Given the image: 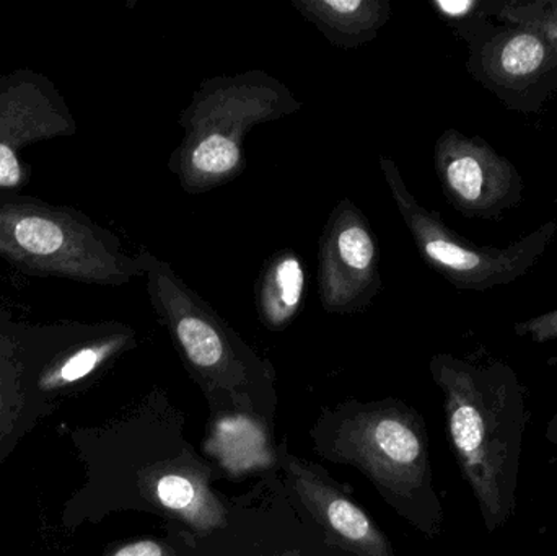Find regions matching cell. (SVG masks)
<instances>
[{"label":"cell","instance_id":"obj_14","mask_svg":"<svg viewBox=\"0 0 557 556\" xmlns=\"http://www.w3.org/2000/svg\"><path fill=\"white\" fill-rule=\"evenodd\" d=\"M493 18L535 29L557 52V0H494Z\"/></svg>","mask_w":557,"mask_h":556},{"label":"cell","instance_id":"obj_4","mask_svg":"<svg viewBox=\"0 0 557 556\" xmlns=\"http://www.w3.org/2000/svg\"><path fill=\"white\" fill-rule=\"evenodd\" d=\"M137 258L160 323L206 388L237 395L255 379L267 378L263 362L244 339L166 261L147 250Z\"/></svg>","mask_w":557,"mask_h":556},{"label":"cell","instance_id":"obj_18","mask_svg":"<svg viewBox=\"0 0 557 556\" xmlns=\"http://www.w3.org/2000/svg\"><path fill=\"white\" fill-rule=\"evenodd\" d=\"M114 556H175L169 548L160 545L159 542L140 541L136 544L126 545L116 552Z\"/></svg>","mask_w":557,"mask_h":556},{"label":"cell","instance_id":"obj_1","mask_svg":"<svg viewBox=\"0 0 557 556\" xmlns=\"http://www.w3.org/2000/svg\"><path fill=\"white\" fill-rule=\"evenodd\" d=\"M431 372L445 397L448 436L487 532L513 516L525 433L519 375L503 361L486 365L437 355Z\"/></svg>","mask_w":557,"mask_h":556},{"label":"cell","instance_id":"obj_10","mask_svg":"<svg viewBox=\"0 0 557 556\" xmlns=\"http://www.w3.org/2000/svg\"><path fill=\"white\" fill-rule=\"evenodd\" d=\"M292 7L336 48L356 49L389 22V0H292Z\"/></svg>","mask_w":557,"mask_h":556},{"label":"cell","instance_id":"obj_5","mask_svg":"<svg viewBox=\"0 0 557 556\" xmlns=\"http://www.w3.org/2000/svg\"><path fill=\"white\" fill-rule=\"evenodd\" d=\"M467 42V71L516 113L536 114L557 95V52L519 23L481 18L454 29Z\"/></svg>","mask_w":557,"mask_h":556},{"label":"cell","instance_id":"obj_11","mask_svg":"<svg viewBox=\"0 0 557 556\" xmlns=\"http://www.w3.org/2000/svg\"><path fill=\"white\" fill-rule=\"evenodd\" d=\"M153 496L160 506L199 534L224 524V506L209 489L208 477L196 462H170L153 477Z\"/></svg>","mask_w":557,"mask_h":556},{"label":"cell","instance_id":"obj_17","mask_svg":"<svg viewBox=\"0 0 557 556\" xmlns=\"http://www.w3.org/2000/svg\"><path fill=\"white\" fill-rule=\"evenodd\" d=\"M22 182V166L15 152L5 144H0V186L12 188Z\"/></svg>","mask_w":557,"mask_h":556},{"label":"cell","instance_id":"obj_16","mask_svg":"<svg viewBox=\"0 0 557 556\" xmlns=\"http://www.w3.org/2000/svg\"><path fill=\"white\" fill-rule=\"evenodd\" d=\"M513 332L520 338H529L530 342L549 343L557 339V309L540 313L525 322H517Z\"/></svg>","mask_w":557,"mask_h":556},{"label":"cell","instance_id":"obj_13","mask_svg":"<svg viewBox=\"0 0 557 556\" xmlns=\"http://www.w3.org/2000/svg\"><path fill=\"white\" fill-rule=\"evenodd\" d=\"M67 235L61 222L45 215L29 214L15 219L12 242L16 248L36 258H49L67 247Z\"/></svg>","mask_w":557,"mask_h":556},{"label":"cell","instance_id":"obj_15","mask_svg":"<svg viewBox=\"0 0 557 556\" xmlns=\"http://www.w3.org/2000/svg\"><path fill=\"white\" fill-rule=\"evenodd\" d=\"M494 0H434L431 3L438 16L457 29L481 18H493Z\"/></svg>","mask_w":557,"mask_h":556},{"label":"cell","instance_id":"obj_2","mask_svg":"<svg viewBox=\"0 0 557 556\" xmlns=\"http://www.w3.org/2000/svg\"><path fill=\"white\" fill-rule=\"evenodd\" d=\"M301 107L284 82L260 69L206 78L180 114L183 139L170 156L169 170L188 195L227 185L247 166V134Z\"/></svg>","mask_w":557,"mask_h":556},{"label":"cell","instance_id":"obj_7","mask_svg":"<svg viewBox=\"0 0 557 556\" xmlns=\"http://www.w3.org/2000/svg\"><path fill=\"white\" fill-rule=\"evenodd\" d=\"M318 286L324 312L334 316L362 312L382 291L375 234L350 198L334 206L321 232Z\"/></svg>","mask_w":557,"mask_h":556},{"label":"cell","instance_id":"obj_9","mask_svg":"<svg viewBox=\"0 0 557 556\" xmlns=\"http://www.w3.org/2000/svg\"><path fill=\"white\" fill-rule=\"evenodd\" d=\"M287 469L298 498L320 522L333 544L359 556H392L386 539L359 506L300 460L292 457Z\"/></svg>","mask_w":557,"mask_h":556},{"label":"cell","instance_id":"obj_12","mask_svg":"<svg viewBox=\"0 0 557 556\" xmlns=\"http://www.w3.org/2000/svg\"><path fill=\"white\" fill-rule=\"evenodd\" d=\"M307 270L292 248L278 250L264 263L257 283L258 316L264 329H287L304 306Z\"/></svg>","mask_w":557,"mask_h":556},{"label":"cell","instance_id":"obj_6","mask_svg":"<svg viewBox=\"0 0 557 556\" xmlns=\"http://www.w3.org/2000/svg\"><path fill=\"white\" fill-rule=\"evenodd\" d=\"M434 166L445 198L465 218L494 221L523 201L522 173L483 137L445 129Z\"/></svg>","mask_w":557,"mask_h":556},{"label":"cell","instance_id":"obj_8","mask_svg":"<svg viewBox=\"0 0 557 556\" xmlns=\"http://www.w3.org/2000/svg\"><path fill=\"white\" fill-rule=\"evenodd\" d=\"M339 453L357 462L380 485L411 496L428 482L424 428L405 410L363 411L344 423Z\"/></svg>","mask_w":557,"mask_h":556},{"label":"cell","instance_id":"obj_3","mask_svg":"<svg viewBox=\"0 0 557 556\" xmlns=\"http://www.w3.org/2000/svg\"><path fill=\"white\" fill-rule=\"evenodd\" d=\"M379 163L389 195L422 260L455 289L484 293L510 286L539 264L556 238L557 221H548L507 247H480L451 231L441 212L418 201L395 160L380 156Z\"/></svg>","mask_w":557,"mask_h":556}]
</instances>
